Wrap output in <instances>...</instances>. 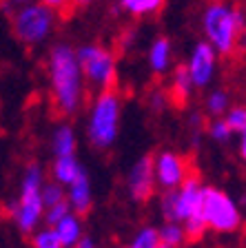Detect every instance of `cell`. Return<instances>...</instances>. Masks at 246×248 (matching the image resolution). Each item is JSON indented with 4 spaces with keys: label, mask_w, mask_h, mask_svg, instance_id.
I'll use <instances>...</instances> for the list:
<instances>
[{
    "label": "cell",
    "mask_w": 246,
    "mask_h": 248,
    "mask_svg": "<svg viewBox=\"0 0 246 248\" xmlns=\"http://www.w3.org/2000/svg\"><path fill=\"white\" fill-rule=\"evenodd\" d=\"M195 87L193 76H191L189 64H180L173 73V82L169 87V98L171 104H175L178 108H184L186 102L191 98V89Z\"/></svg>",
    "instance_id": "obj_13"
},
{
    "label": "cell",
    "mask_w": 246,
    "mask_h": 248,
    "mask_svg": "<svg viewBox=\"0 0 246 248\" xmlns=\"http://www.w3.org/2000/svg\"><path fill=\"white\" fill-rule=\"evenodd\" d=\"M213 67H215V53L211 49L209 45H197L195 46V53L189 62V69H191V76H193V82L195 87H204L209 84L211 76H213Z\"/></svg>",
    "instance_id": "obj_11"
},
{
    "label": "cell",
    "mask_w": 246,
    "mask_h": 248,
    "mask_svg": "<svg viewBox=\"0 0 246 248\" xmlns=\"http://www.w3.org/2000/svg\"><path fill=\"white\" fill-rule=\"evenodd\" d=\"M49 76H51V102L58 115L76 113L84 102L87 84H82V76L78 56L69 46H56L49 60Z\"/></svg>",
    "instance_id": "obj_1"
},
{
    "label": "cell",
    "mask_w": 246,
    "mask_h": 248,
    "mask_svg": "<svg viewBox=\"0 0 246 248\" xmlns=\"http://www.w3.org/2000/svg\"><path fill=\"white\" fill-rule=\"evenodd\" d=\"M42 197H45L47 208L53 206V204H58V202L67 200V186L58 184L56 180H49L45 184V188H42Z\"/></svg>",
    "instance_id": "obj_21"
},
{
    "label": "cell",
    "mask_w": 246,
    "mask_h": 248,
    "mask_svg": "<svg viewBox=\"0 0 246 248\" xmlns=\"http://www.w3.org/2000/svg\"><path fill=\"white\" fill-rule=\"evenodd\" d=\"M78 62H80L82 76H84V84L87 89H113L118 87V76H115V60L113 56L102 49V46H84L78 53Z\"/></svg>",
    "instance_id": "obj_7"
},
{
    "label": "cell",
    "mask_w": 246,
    "mask_h": 248,
    "mask_svg": "<svg viewBox=\"0 0 246 248\" xmlns=\"http://www.w3.org/2000/svg\"><path fill=\"white\" fill-rule=\"evenodd\" d=\"M191 175H193L191 162L184 155L175 153V151H160L155 155V180L162 191L180 188Z\"/></svg>",
    "instance_id": "obj_8"
},
{
    "label": "cell",
    "mask_w": 246,
    "mask_h": 248,
    "mask_svg": "<svg viewBox=\"0 0 246 248\" xmlns=\"http://www.w3.org/2000/svg\"><path fill=\"white\" fill-rule=\"evenodd\" d=\"M76 2H78V5L82 7V5H84V2H87V0H76Z\"/></svg>",
    "instance_id": "obj_31"
},
{
    "label": "cell",
    "mask_w": 246,
    "mask_h": 248,
    "mask_svg": "<svg viewBox=\"0 0 246 248\" xmlns=\"http://www.w3.org/2000/svg\"><path fill=\"white\" fill-rule=\"evenodd\" d=\"M120 131V95L118 87L98 93L89 113L87 135L93 149H111Z\"/></svg>",
    "instance_id": "obj_4"
},
{
    "label": "cell",
    "mask_w": 246,
    "mask_h": 248,
    "mask_svg": "<svg viewBox=\"0 0 246 248\" xmlns=\"http://www.w3.org/2000/svg\"><path fill=\"white\" fill-rule=\"evenodd\" d=\"M169 64V40L166 38H160L158 42L151 49V67L155 73H162Z\"/></svg>",
    "instance_id": "obj_20"
},
{
    "label": "cell",
    "mask_w": 246,
    "mask_h": 248,
    "mask_svg": "<svg viewBox=\"0 0 246 248\" xmlns=\"http://www.w3.org/2000/svg\"><path fill=\"white\" fill-rule=\"evenodd\" d=\"M226 124L231 126L233 133H242L246 129V107H233L229 113H226Z\"/></svg>",
    "instance_id": "obj_26"
},
{
    "label": "cell",
    "mask_w": 246,
    "mask_h": 248,
    "mask_svg": "<svg viewBox=\"0 0 246 248\" xmlns=\"http://www.w3.org/2000/svg\"><path fill=\"white\" fill-rule=\"evenodd\" d=\"M47 31H49V14L45 5L25 9L16 20V36L27 45H33L40 38H45Z\"/></svg>",
    "instance_id": "obj_10"
},
{
    "label": "cell",
    "mask_w": 246,
    "mask_h": 248,
    "mask_svg": "<svg viewBox=\"0 0 246 248\" xmlns=\"http://www.w3.org/2000/svg\"><path fill=\"white\" fill-rule=\"evenodd\" d=\"M124 248H162L160 244V228L155 226H142L138 232H133V237L129 239Z\"/></svg>",
    "instance_id": "obj_18"
},
{
    "label": "cell",
    "mask_w": 246,
    "mask_h": 248,
    "mask_svg": "<svg viewBox=\"0 0 246 248\" xmlns=\"http://www.w3.org/2000/svg\"><path fill=\"white\" fill-rule=\"evenodd\" d=\"M62 2H65V0H42V5L45 7H56V9L62 5Z\"/></svg>",
    "instance_id": "obj_29"
},
{
    "label": "cell",
    "mask_w": 246,
    "mask_h": 248,
    "mask_svg": "<svg viewBox=\"0 0 246 248\" xmlns=\"http://www.w3.org/2000/svg\"><path fill=\"white\" fill-rule=\"evenodd\" d=\"M209 126V135H211V140H215V142H220V144H224V142H229L231 140V135H233V131H231V126L226 124V120H213L211 124H206Z\"/></svg>",
    "instance_id": "obj_24"
},
{
    "label": "cell",
    "mask_w": 246,
    "mask_h": 248,
    "mask_svg": "<svg viewBox=\"0 0 246 248\" xmlns=\"http://www.w3.org/2000/svg\"><path fill=\"white\" fill-rule=\"evenodd\" d=\"M242 204H244V208H246V191H244V197H242Z\"/></svg>",
    "instance_id": "obj_30"
},
{
    "label": "cell",
    "mask_w": 246,
    "mask_h": 248,
    "mask_svg": "<svg viewBox=\"0 0 246 248\" xmlns=\"http://www.w3.org/2000/svg\"><path fill=\"white\" fill-rule=\"evenodd\" d=\"M31 248H65L56 226H42L31 235Z\"/></svg>",
    "instance_id": "obj_19"
},
{
    "label": "cell",
    "mask_w": 246,
    "mask_h": 248,
    "mask_svg": "<svg viewBox=\"0 0 246 248\" xmlns=\"http://www.w3.org/2000/svg\"><path fill=\"white\" fill-rule=\"evenodd\" d=\"M45 184V169L38 162L27 164L25 173L20 177V186H18V197L9 204L11 222L22 235H33L40 228V224L45 222L47 204L45 197H42Z\"/></svg>",
    "instance_id": "obj_3"
},
{
    "label": "cell",
    "mask_w": 246,
    "mask_h": 248,
    "mask_svg": "<svg viewBox=\"0 0 246 248\" xmlns=\"http://www.w3.org/2000/svg\"><path fill=\"white\" fill-rule=\"evenodd\" d=\"M237 151H240V157L242 162L246 164V129L240 133V146H237Z\"/></svg>",
    "instance_id": "obj_27"
},
{
    "label": "cell",
    "mask_w": 246,
    "mask_h": 248,
    "mask_svg": "<svg viewBox=\"0 0 246 248\" xmlns=\"http://www.w3.org/2000/svg\"><path fill=\"white\" fill-rule=\"evenodd\" d=\"M67 200L71 204V211L78 215H87L93 206V191H91V180H89L87 170L73 182L71 186H67Z\"/></svg>",
    "instance_id": "obj_12"
},
{
    "label": "cell",
    "mask_w": 246,
    "mask_h": 248,
    "mask_svg": "<svg viewBox=\"0 0 246 248\" xmlns=\"http://www.w3.org/2000/svg\"><path fill=\"white\" fill-rule=\"evenodd\" d=\"M82 173H84V166L78 162L76 155L56 157L51 164V180H56L58 184H62V186H71Z\"/></svg>",
    "instance_id": "obj_14"
},
{
    "label": "cell",
    "mask_w": 246,
    "mask_h": 248,
    "mask_svg": "<svg viewBox=\"0 0 246 248\" xmlns=\"http://www.w3.org/2000/svg\"><path fill=\"white\" fill-rule=\"evenodd\" d=\"M206 33L222 56H231L237 49V40L244 33V20L240 14H229L222 5H213L206 11Z\"/></svg>",
    "instance_id": "obj_6"
},
{
    "label": "cell",
    "mask_w": 246,
    "mask_h": 248,
    "mask_svg": "<svg viewBox=\"0 0 246 248\" xmlns=\"http://www.w3.org/2000/svg\"><path fill=\"white\" fill-rule=\"evenodd\" d=\"M189 239L184 224L180 222H164L160 226V244L162 248H182Z\"/></svg>",
    "instance_id": "obj_17"
},
{
    "label": "cell",
    "mask_w": 246,
    "mask_h": 248,
    "mask_svg": "<svg viewBox=\"0 0 246 248\" xmlns=\"http://www.w3.org/2000/svg\"><path fill=\"white\" fill-rule=\"evenodd\" d=\"M229 108V95H226L224 91H213L209 95V100H206V111H209L211 115H222Z\"/></svg>",
    "instance_id": "obj_25"
},
{
    "label": "cell",
    "mask_w": 246,
    "mask_h": 248,
    "mask_svg": "<svg viewBox=\"0 0 246 248\" xmlns=\"http://www.w3.org/2000/svg\"><path fill=\"white\" fill-rule=\"evenodd\" d=\"M202 215L206 219L209 231L213 232H235L242 226L240 204L220 186H204Z\"/></svg>",
    "instance_id": "obj_5"
},
{
    "label": "cell",
    "mask_w": 246,
    "mask_h": 248,
    "mask_svg": "<svg viewBox=\"0 0 246 248\" xmlns=\"http://www.w3.org/2000/svg\"><path fill=\"white\" fill-rule=\"evenodd\" d=\"M56 231L60 235L65 248H76L78 244L84 237V226H82V215L78 213H69L67 217H62L60 222L56 224Z\"/></svg>",
    "instance_id": "obj_15"
},
{
    "label": "cell",
    "mask_w": 246,
    "mask_h": 248,
    "mask_svg": "<svg viewBox=\"0 0 246 248\" xmlns=\"http://www.w3.org/2000/svg\"><path fill=\"white\" fill-rule=\"evenodd\" d=\"M76 248H98V246H96V242H93V239L89 237V235H84V237H82V242L78 244Z\"/></svg>",
    "instance_id": "obj_28"
},
{
    "label": "cell",
    "mask_w": 246,
    "mask_h": 248,
    "mask_svg": "<svg viewBox=\"0 0 246 248\" xmlns=\"http://www.w3.org/2000/svg\"><path fill=\"white\" fill-rule=\"evenodd\" d=\"M204 186L197 175H191L180 188L164 191L160 197V213L164 222L184 224L189 239H200L209 226L202 215V202H204Z\"/></svg>",
    "instance_id": "obj_2"
},
{
    "label": "cell",
    "mask_w": 246,
    "mask_h": 248,
    "mask_svg": "<svg viewBox=\"0 0 246 248\" xmlns=\"http://www.w3.org/2000/svg\"><path fill=\"white\" fill-rule=\"evenodd\" d=\"M69 213H71V204H69V200L58 202V204H53V206L47 208V213H45V224H47V226H56V224L60 222L62 217H67Z\"/></svg>",
    "instance_id": "obj_23"
},
{
    "label": "cell",
    "mask_w": 246,
    "mask_h": 248,
    "mask_svg": "<svg viewBox=\"0 0 246 248\" xmlns=\"http://www.w3.org/2000/svg\"><path fill=\"white\" fill-rule=\"evenodd\" d=\"M155 157L153 155H144L131 166L127 175V191L133 202H149L155 193Z\"/></svg>",
    "instance_id": "obj_9"
},
{
    "label": "cell",
    "mask_w": 246,
    "mask_h": 248,
    "mask_svg": "<svg viewBox=\"0 0 246 248\" xmlns=\"http://www.w3.org/2000/svg\"><path fill=\"white\" fill-rule=\"evenodd\" d=\"M124 7L131 9L135 16L149 14V11H160L164 7V0H122Z\"/></svg>",
    "instance_id": "obj_22"
},
{
    "label": "cell",
    "mask_w": 246,
    "mask_h": 248,
    "mask_svg": "<svg viewBox=\"0 0 246 248\" xmlns=\"http://www.w3.org/2000/svg\"><path fill=\"white\" fill-rule=\"evenodd\" d=\"M78 138L69 124H62L53 131L51 135V151L56 157H67V155H76Z\"/></svg>",
    "instance_id": "obj_16"
}]
</instances>
